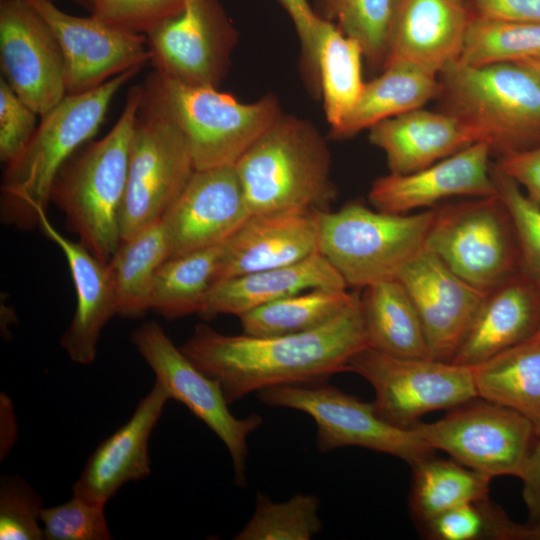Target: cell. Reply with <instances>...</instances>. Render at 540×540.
<instances>
[{"label":"cell","mask_w":540,"mask_h":540,"mask_svg":"<svg viewBox=\"0 0 540 540\" xmlns=\"http://www.w3.org/2000/svg\"><path fill=\"white\" fill-rule=\"evenodd\" d=\"M43 499L18 475H2L0 480V539H44L40 522Z\"/></svg>","instance_id":"60d3db41"},{"label":"cell","mask_w":540,"mask_h":540,"mask_svg":"<svg viewBox=\"0 0 540 540\" xmlns=\"http://www.w3.org/2000/svg\"><path fill=\"white\" fill-rule=\"evenodd\" d=\"M39 116L0 77V160L5 165L16 159L33 136Z\"/></svg>","instance_id":"7bdbcfd3"},{"label":"cell","mask_w":540,"mask_h":540,"mask_svg":"<svg viewBox=\"0 0 540 540\" xmlns=\"http://www.w3.org/2000/svg\"><path fill=\"white\" fill-rule=\"evenodd\" d=\"M515 64L528 70L540 82V55Z\"/></svg>","instance_id":"c3c4849f"},{"label":"cell","mask_w":540,"mask_h":540,"mask_svg":"<svg viewBox=\"0 0 540 540\" xmlns=\"http://www.w3.org/2000/svg\"><path fill=\"white\" fill-rule=\"evenodd\" d=\"M365 347L358 297L338 316L307 332L227 335L198 324L180 349L219 384L232 404L274 386L326 382L346 372L349 360Z\"/></svg>","instance_id":"6da1fadb"},{"label":"cell","mask_w":540,"mask_h":540,"mask_svg":"<svg viewBox=\"0 0 540 540\" xmlns=\"http://www.w3.org/2000/svg\"><path fill=\"white\" fill-rule=\"evenodd\" d=\"M234 166L251 215L325 212L337 197L325 140L295 116L280 114Z\"/></svg>","instance_id":"277c9868"},{"label":"cell","mask_w":540,"mask_h":540,"mask_svg":"<svg viewBox=\"0 0 540 540\" xmlns=\"http://www.w3.org/2000/svg\"><path fill=\"white\" fill-rule=\"evenodd\" d=\"M39 229L62 251L76 290V308L72 321L60 339L69 358L81 365L94 362L101 332L117 314L115 293L107 268L79 242L61 234L46 212L39 216Z\"/></svg>","instance_id":"d4e9b609"},{"label":"cell","mask_w":540,"mask_h":540,"mask_svg":"<svg viewBox=\"0 0 540 540\" xmlns=\"http://www.w3.org/2000/svg\"><path fill=\"white\" fill-rule=\"evenodd\" d=\"M320 500L312 494H296L274 502L259 494L255 509L235 540H310L322 530Z\"/></svg>","instance_id":"d590c367"},{"label":"cell","mask_w":540,"mask_h":540,"mask_svg":"<svg viewBox=\"0 0 540 540\" xmlns=\"http://www.w3.org/2000/svg\"><path fill=\"white\" fill-rule=\"evenodd\" d=\"M223 244L167 259L158 269L150 310L167 320L199 314L218 282Z\"/></svg>","instance_id":"4dcf8cb0"},{"label":"cell","mask_w":540,"mask_h":540,"mask_svg":"<svg viewBox=\"0 0 540 540\" xmlns=\"http://www.w3.org/2000/svg\"><path fill=\"white\" fill-rule=\"evenodd\" d=\"M540 55V23L473 17L460 62L471 66L518 63Z\"/></svg>","instance_id":"e575fe53"},{"label":"cell","mask_w":540,"mask_h":540,"mask_svg":"<svg viewBox=\"0 0 540 540\" xmlns=\"http://www.w3.org/2000/svg\"><path fill=\"white\" fill-rule=\"evenodd\" d=\"M345 281L319 252L287 266L227 278L208 293L199 315L241 316L270 302L316 288H347Z\"/></svg>","instance_id":"484cf974"},{"label":"cell","mask_w":540,"mask_h":540,"mask_svg":"<svg viewBox=\"0 0 540 540\" xmlns=\"http://www.w3.org/2000/svg\"><path fill=\"white\" fill-rule=\"evenodd\" d=\"M250 215L235 166L195 170L161 219L168 259L223 244Z\"/></svg>","instance_id":"e0dca14e"},{"label":"cell","mask_w":540,"mask_h":540,"mask_svg":"<svg viewBox=\"0 0 540 540\" xmlns=\"http://www.w3.org/2000/svg\"><path fill=\"white\" fill-rule=\"evenodd\" d=\"M491 150L480 141L428 167L407 174L389 173L373 181L368 199L374 209L407 214L436 207L453 196L497 194L491 176Z\"/></svg>","instance_id":"d6986e66"},{"label":"cell","mask_w":540,"mask_h":540,"mask_svg":"<svg viewBox=\"0 0 540 540\" xmlns=\"http://www.w3.org/2000/svg\"><path fill=\"white\" fill-rule=\"evenodd\" d=\"M395 0H316L320 17L333 22L362 47L371 67H382Z\"/></svg>","instance_id":"8d00e7d4"},{"label":"cell","mask_w":540,"mask_h":540,"mask_svg":"<svg viewBox=\"0 0 540 540\" xmlns=\"http://www.w3.org/2000/svg\"><path fill=\"white\" fill-rule=\"evenodd\" d=\"M320 212L250 215L223 243L218 282L298 263L318 252Z\"/></svg>","instance_id":"603a6c76"},{"label":"cell","mask_w":540,"mask_h":540,"mask_svg":"<svg viewBox=\"0 0 540 540\" xmlns=\"http://www.w3.org/2000/svg\"><path fill=\"white\" fill-rule=\"evenodd\" d=\"M441 111L472 126L497 159L540 145V82L515 63L455 61L438 76Z\"/></svg>","instance_id":"5b68a950"},{"label":"cell","mask_w":540,"mask_h":540,"mask_svg":"<svg viewBox=\"0 0 540 540\" xmlns=\"http://www.w3.org/2000/svg\"><path fill=\"white\" fill-rule=\"evenodd\" d=\"M473 17L540 23V0H466Z\"/></svg>","instance_id":"ee69618b"},{"label":"cell","mask_w":540,"mask_h":540,"mask_svg":"<svg viewBox=\"0 0 540 540\" xmlns=\"http://www.w3.org/2000/svg\"><path fill=\"white\" fill-rule=\"evenodd\" d=\"M522 540H540V524L524 525Z\"/></svg>","instance_id":"681fc988"},{"label":"cell","mask_w":540,"mask_h":540,"mask_svg":"<svg viewBox=\"0 0 540 540\" xmlns=\"http://www.w3.org/2000/svg\"><path fill=\"white\" fill-rule=\"evenodd\" d=\"M359 296L368 347L414 358H431L422 322L404 285L389 279L363 288Z\"/></svg>","instance_id":"83f0119b"},{"label":"cell","mask_w":540,"mask_h":540,"mask_svg":"<svg viewBox=\"0 0 540 540\" xmlns=\"http://www.w3.org/2000/svg\"><path fill=\"white\" fill-rule=\"evenodd\" d=\"M540 282L522 268L486 293L450 362L475 366L534 337Z\"/></svg>","instance_id":"44dd1931"},{"label":"cell","mask_w":540,"mask_h":540,"mask_svg":"<svg viewBox=\"0 0 540 540\" xmlns=\"http://www.w3.org/2000/svg\"><path fill=\"white\" fill-rule=\"evenodd\" d=\"M418 527L429 540H522L524 525L513 522L486 497L447 510Z\"/></svg>","instance_id":"74e56055"},{"label":"cell","mask_w":540,"mask_h":540,"mask_svg":"<svg viewBox=\"0 0 540 540\" xmlns=\"http://www.w3.org/2000/svg\"><path fill=\"white\" fill-rule=\"evenodd\" d=\"M258 399L270 407L290 408L311 416L317 427L320 452L356 446L385 453L410 466L435 455L413 429L394 426L365 402L326 382L274 386L260 390Z\"/></svg>","instance_id":"8fae6325"},{"label":"cell","mask_w":540,"mask_h":540,"mask_svg":"<svg viewBox=\"0 0 540 540\" xmlns=\"http://www.w3.org/2000/svg\"><path fill=\"white\" fill-rule=\"evenodd\" d=\"M368 138L396 174L418 171L480 142L478 132L459 117L423 107L375 124Z\"/></svg>","instance_id":"cb8c5ba5"},{"label":"cell","mask_w":540,"mask_h":540,"mask_svg":"<svg viewBox=\"0 0 540 540\" xmlns=\"http://www.w3.org/2000/svg\"><path fill=\"white\" fill-rule=\"evenodd\" d=\"M363 58L362 47L356 39L319 16L313 40V69L319 77L331 130L340 126L363 90Z\"/></svg>","instance_id":"f546056e"},{"label":"cell","mask_w":540,"mask_h":540,"mask_svg":"<svg viewBox=\"0 0 540 540\" xmlns=\"http://www.w3.org/2000/svg\"><path fill=\"white\" fill-rule=\"evenodd\" d=\"M168 255L161 221L121 242L107 263L117 315L134 318L150 310L155 275Z\"/></svg>","instance_id":"1f68e13d"},{"label":"cell","mask_w":540,"mask_h":540,"mask_svg":"<svg viewBox=\"0 0 540 540\" xmlns=\"http://www.w3.org/2000/svg\"><path fill=\"white\" fill-rule=\"evenodd\" d=\"M103 504L72 494L65 503L40 511L44 539L108 540L112 539Z\"/></svg>","instance_id":"ab89813d"},{"label":"cell","mask_w":540,"mask_h":540,"mask_svg":"<svg viewBox=\"0 0 540 540\" xmlns=\"http://www.w3.org/2000/svg\"><path fill=\"white\" fill-rule=\"evenodd\" d=\"M143 85L128 90L123 110L100 140L83 144L61 167L50 192L67 229L103 264L122 242L121 211L126 191L130 144Z\"/></svg>","instance_id":"7a4b0ae2"},{"label":"cell","mask_w":540,"mask_h":540,"mask_svg":"<svg viewBox=\"0 0 540 540\" xmlns=\"http://www.w3.org/2000/svg\"><path fill=\"white\" fill-rule=\"evenodd\" d=\"M54 32L64 59L67 94L93 90L113 77L150 61L147 37L97 19L74 16L52 0H25Z\"/></svg>","instance_id":"9a60e30c"},{"label":"cell","mask_w":540,"mask_h":540,"mask_svg":"<svg viewBox=\"0 0 540 540\" xmlns=\"http://www.w3.org/2000/svg\"><path fill=\"white\" fill-rule=\"evenodd\" d=\"M425 248L489 292L521 269L516 233L498 194L434 207Z\"/></svg>","instance_id":"ba28073f"},{"label":"cell","mask_w":540,"mask_h":540,"mask_svg":"<svg viewBox=\"0 0 540 540\" xmlns=\"http://www.w3.org/2000/svg\"><path fill=\"white\" fill-rule=\"evenodd\" d=\"M170 399L155 381L130 419L93 451L72 486V494L106 505L124 484L148 476L150 437Z\"/></svg>","instance_id":"7402d4cb"},{"label":"cell","mask_w":540,"mask_h":540,"mask_svg":"<svg viewBox=\"0 0 540 540\" xmlns=\"http://www.w3.org/2000/svg\"><path fill=\"white\" fill-rule=\"evenodd\" d=\"M195 170L183 133L143 90L130 144L122 241L160 222Z\"/></svg>","instance_id":"9c48e42d"},{"label":"cell","mask_w":540,"mask_h":540,"mask_svg":"<svg viewBox=\"0 0 540 540\" xmlns=\"http://www.w3.org/2000/svg\"><path fill=\"white\" fill-rule=\"evenodd\" d=\"M490 172L497 194L514 226L521 268L540 282V205L530 199L496 163L491 162Z\"/></svg>","instance_id":"f35d334b"},{"label":"cell","mask_w":540,"mask_h":540,"mask_svg":"<svg viewBox=\"0 0 540 540\" xmlns=\"http://www.w3.org/2000/svg\"><path fill=\"white\" fill-rule=\"evenodd\" d=\"M358 297V294L349 292L347 288H316L262 305L238 318L244 334H298L326 324Z\"/></svg>","instance_id":"836d02e7"},{"label":"cell","mask_w":540,"mask_h":540,"mask_svg":"<svg viewBox=\"0 0 540 540\" xmlns=\"http://www.w3.org/2000/svg\"><path fill=\"white\" fill-rule=\"evenodd\" d=\"M187 0H96L91 15L115 28L147 35L182 12Z\"/></svg>","instance_id":"b9f144b4"},{"label":"cell","mask_w":540,"mask_h":540,"mask_svg":"<svg viewBox=\"0 0 540 540\" xmlns=\"http://www.w3.org/2000/svg\"><path fill=\"white\" fill-rule=\"evenodd\" d=\"M441 89L438 76L407 63L388 64L380 76L365 83L356 104L331 134L338 139L352 137L383 120L438 99Z\"/></svg>","instance_id":"4316f807"},{"label":"cell","mask_w":540,"mask_h":540,"mask_svg":"<svg viewBox=\"0 0 540 540\" xmlns=\"http://www.w3.org/2000/svg\"><path fill=\"white\" fill-rule=\"evenodd\" d=\"M131 342L170 398L185 405L224 443L232 459L235 483L246 487L247 440L262 425L261 415L235 417L219 384L186 357L159 323L141 324L132 331Z\"/></svg>","instance_id":"4fadbf2b"},{"label":"cell","mask_w":540,"mask_h":540,"mask_svg":"<svg viewBox=\"0 0 540 540\" xmlns=\"http://www.w3.org/2000/svg\"><path fill=\"white\" fill-rule=\"evenodd\" d=\"M374 389L376 413L411 429L429 412L450 410L476 397L471 366L434 358L399 357L370 347L357 352L347 370Z\"/></svg>","instance_id":"30bf717a"},{"label":"cell","mask_w":540,"mask_h":540,"mask_svg":"<svg viewBox=\"0 0 540 540\" xmlns=\"http://www.w3.org/2000/svg\"><path fill=\"white\" fill-rule=\"evenodd\" d=\"M0 65L11 88L40 117L67 95L58 40L25 0H1Z\"/></svg>","instance_id":"5bb4252c"},{"label":"cell","mask_w":540,"mask_h":540,"mask_svg":"<svg viewBox=\"0 0 540 540\" xmlns=\"http://www.w3.org/2000/svg\"><path fill=\"white\" fill-rule=\"evenodd\" d=\"M413 429L434 450L491 478L520 477L538 438L530 420L498 403L476 397L434 422Z\"/></svg>","instance_id":"7c38bea8"},{"label":"cell","mask_w":540,"mask_h":540,"mask_svg":"<svg viewBox=\"0 0 540 540\" xmlns=\"http://www.w3.org/2000/svg\"><path fill=\"white\" fill-rule=\"evenodd\" d=\"M537 334H538V335H540V329H539V331H538V333H537Z\"/></svg>","instance_id":"816d5d0a"},{"label":"cell","mask_w":540,"mask_h":540,"mask_svg":"<svg viewBox=\"0 0 540 540\" xmlns=\"http://www.w3.org/2000/svg\"><path fill=\"white\" fill-rule=\"evenodd\" d=\"M411 468L408 503L417 525L459 505L488 497L492 478L452 458L432 455Z\"/></svg>","instance_id":"d6a6232c"},{"label":"cell","mask_w":540,"mask_h":540,"mask_svg":"<svg viewBox=\"0 0 540 540\" xmlns=\"http://www.w3.org/2000/svg\"><path fill=\"white\" fill-rule=\"evenodd\" d=\"M523 482L522 497L528 512L527 525L540 524V437L537 438L519 477Z\"/></svg>","instance_id":"bcb514c9"},{"label":"cell","mask_w":540,"mask_h":540,"mask_svg":"<svg viewBox=\"0 0 540 540\" xmlns=\"http://www.w3.org/2000/svg\"><path fill=\"white\" fill-rule=\"evenodd\" d=\"M76 4L82 6L83 8H86L91 12L93 5L96 0H73Z\"/></svg>","instance_id":"f907efd6"},{"label":"cell","mask_w":540,"mask_h":540,"mask_svg":"<svg viewBox=\"0 0 540 540\" xmlns=\"http://www.w3.org/2000/svg\"><path fill=\"white\" fill-rule=\"evenodd\" d=\"M142 85L183 133L196 170L234 166L281 114L271 95L242 103L215 87L184 84L155 70Z\"/></svg>","instance_id":"8992f818"},{"label":"cell","mask_w":540,"mask_h":540,"mask_svg":"<svg viewBox=\"0 0 540 540\" xmlns=\"http://www.w3.org/2000/svg\"><path fill=\"white\" fill-rule=\"evenodd\" d=\"M140 70L123 72L84 93L67 94L41 117L24 150L5 165L0 187L3 224L23 231L39 228L59 170L97 133L115 94Z\"/></svg>","instance_id":"3957f363"},{"label":"cell","mask_w":540,"mask_h":540,"mask_svg":"<svg viewBox=\"0 0 540 540\" xmlns=\"http://www.w3.org/2000/svg\"><path fill=\"white\" fill-rule=\"evenodd\" d=\"M419 314L431 358L451 361L484 292L455 274L424 248L400 271Z\"/></svg>","instance_id":"ac0fdd59"},{"label":"cell","mask_w":540,"mask_h":540,"mask_svg":"<svg viewBox=\"0 0 540 540\" xmlns=\"http://www.w3.org/2000/svg\"><path fill=\"white\" fill-rule=\"evenodd\" d=\"M146 37L155 71L184 84L215 88L234 39L218 0H187L180 14Z\"/></svg>","instance_id":"2e32d148"},{"label":"cell","mask_w":540,"mask_h":540,"mask_svg":"<svg viewBox=\"0 0 540 540\" xmlns=\"http://www.w3.org/2000/svg\"><path fill=\"white\" fill-rule=\"evenodd\" d=\"M472 18L466 0H395L383 67L402 62L439 76L459 60Z\"/></svg>","instance_id":"ffe728a7"},{"label":"cell","mask_w":540,"mask_h":540,"mask_svg":"<svg viewBox=\"0 0 540 540\" xmlns=\"http://www.w3.org/2000/svg\"><path fill=\"white\" fill-rule=\"evenodd\" d=\"M287 11L299 35L309 67L313 64V40L319 15L307 0H278Z\"/></svg>","instance_id":"7dc6e473"},{"label":"cell","mask_w":540,"mask_h":540,"mask_svg":"<svg viewBox=\"0 0 540 540\" xmlns=\"http://www.w3.org/2000/svg\"><path fill=\"white\" fill-rule=\"evenodd\" d=\"M471 367L478 397L520 413L540 437V335Z\"/></svg>","instance_id":"f1b7e54d"},{"label":"cell","mask_w":540,"mask_h":540,"mask_svg":"<svg viewBox=\"0 0 540 540\" xmlns=\"http://www.w3.org/2000/svg\"><path fill=\"white\" fill-rule=\"evenodd\" d=\"M496 165L540 205V145L497 159Z\"/></svg>","instance_id":"f6af8a7d"},{"label":"cell","mask_w":540,"mask_h":540,"mask_svg":"<svg viewBox=\"0 0 540 540\" xmlns=\"http://www.w3.org/2000/svg\"><path fill=\"white\" fill-rule=\"evenodd\" d=\"M434 208L415 214L371 209L358 202L319 214L318 252L347 286L365 288L395 279L425 248Z\"/></svg>","instance_id":"52a82bcc"}]
</instances>
